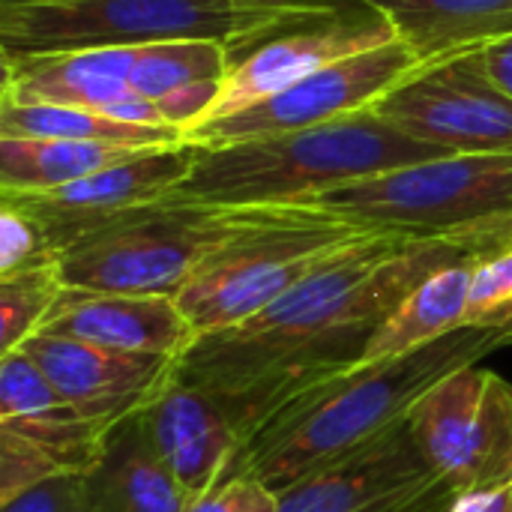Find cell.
Here are the masks:
<instances>
[{
  "mask_svg": "<svg viewBox=\"0 0 512 512\" xmlns=\"http://www.w3.org/2000/svg\"><path fill=\"white\" fill-rule=\"evenodd\" d=\"M390 39H396V30L375 9H366L363 15L330 9L315 21L285 27L231 60L222 93L204 123L252 108L330 63L378 48Z\"/></svg>",
  "mask_w": 512,
  "mask_h": 512,
  "instance_id": "7c38bea8",
  "label": "cell"
},
{
  "mask_svg": "<svg viewBox=\"0 0 512 512\" xmlns=\"http://www.w3.org/2000/svg\"><path fill=\"white\" fill-rule=\"evenodd\" d=\"M420 60L480 51L512 33V0H363Z\"/></svg>",
  "mask_w": 512,
  "mask_h": 512,
  "instance_id": "ffe728a7",
  "label": "cell"
},
{
  "mask_svg": "<svg viewBox=\"0 0 512 512\" xmlns=\"http://www.w3.org/2000/svg\"><path fill=\"white\" fill-rule=\"evenodd\" d=\"M369 111L450 156H512V99L489 78L480 51L417 66Z\"/></svg>",
  "mask_w": 512,
  "mask_h": 512,
  "instance_id": "9c48e42d",
  "label": "cell"
},
{
  "mask_svg": "<svg viewBox=\"0 0 512 512\" xmlns=\"http://www.w3.org/2000/svg\"><path fill=\"white\" fill-rule=\"evenodd\" d=\"M84 489L87 512H186L192 504L138 414L108 429L96 465L84 474Z\"/></svg>",
  "mask_w": 512,
  "mask_h": 512,
  "instance_id": "d6986e66",
  "label": "cell"
},
{
  "mask_svg": "<svg viewBox=\"0 0 512 512\" xmlns=\"http://www.w3.org/2000/svg\"><path fill=\"white\" fill-rule=\"evenodd\" d=\"M18 351H24L57 393L102 435L126 417H135L177 366V360L168 357L120 354L51 333L30 336Z\"/></svg>",
  "mask_w": 512,
  "mask_h": 512,
  "instance_id": "5bb4252c",
  "label": "cell"
},
{
  "mask_svg": "<svg viewBox=\"0 0 512 512\" xmlns=\"http://www.w3.org/2000/svg\"><path fill=\"white\" fill-rule=\"evenodd\" d=\"M510 243L512 234L363 231L252 321L198 336L177 375L228 408L246 447L288 402L360 366L378 327L423 279Z\"/></svg>",
  "mask_w": 512,
  "mask_h": 512,
  "instance_id": "6da1fadb",
  "label": "cell"
},
{
  "mask_svg": "<svg viewBox=\"0 0 512 512\" xmlns=\"http://www.w3.org/2000/svg\"><path fill=\"white\" fill-rule=\"evenodd\" d=\"M363 231L306 204L255 207L252 222L198 267L177 303L198 336L240 327Z\"/></svg>",
  "mask_w": 512,
  "mask_h": 512,
  "instance_id": "8992f818",
  "label": "cell"
},
{
  "mask_svg": "<svg viewBox=\"0 0 512 512\" xmlns=\"http://www.w3.org/2000/svg\"><path fill=\"white\" fill-rule=\"evenodd\" d=\"M195 144L153 147L120 165L102 168L69 186L48 192H0V201L30 213L48 234L54 252L102 222L168 198L189 174Z\"/></svg>",
  "mask_w": 512,
  "mask_h": 512,
  "instance_id": "4fadbf2b",
  "label": "cell"
},
{
  "mask_svg": "<svg viewBox=\"0 0 512 512\" xmlns=\"http://www.w3.org/2000/svg\"><path fill=\"white\" fill-rule=\"evenodd\" d=\"M507 345L512 342L504 330L465 327L414 354L360 363L288 402L240 450L225 480H252L282 495L312 471L408 423L435 384Z\"/></svg>",
  "mask_w": 512,
  "mask_h": 512,
  "instance_id": "7a4b0ae2",
  "label": "cell"
},
{
  "mask_svg": "<svg viewBox=\"0 0 512 512\" xmlns=\"http://www.w3.org/2000/svg\"><path fill=\"white\" fill-rule=\"evenodd\" d=\"M135 48L3 57L0 102L105 111L132 93Z\"/></svg>",
  "mask_w": 512,
  "mask_h": 512,
  "instance_id": "ac0fdd59",
  "label": "cell"
},
{
  "mask_svg": "<svg viewBox=\"0 0 512 512\" xmlns=\"http://www.w3.org/2000/svg\"><path fill=\"white\" fill-rule=\"evenodd\" d=\"M63 468L27 438L0 429V504L60 474Z\"/></svg>",
  "mask_w": 512,
  "mask_h": 512,
  "instance_id": "83f0119b",
  "label": "cell"
},
{
  "mask_svg": "<svg viewBox=\"0 0 512 512\" xmlns=\"http://www.w3.org/2000/svg\"><path fill=\"white\" fill-rule=\"evenodd\" d=\"M0 138L96 141V144L138 147V150L186 144V135L171 126H129L90 108L18 105V102H0Z\"/></svg>",
  "mask_w": 512,
  "mask_h": 512,
  "instance_id": "603a6c76",
  "label": "cell"
},
{
  "mask_svg": "<svg viewBox=\"0 0 512 512\" xmlns=\"http://www.w3.org/2000/svg\"><path fill=\"white\" fill-rule=\"evenodd\" d=\"M39 333L87 342L120 354H147L180 360L198 333L177 297L105 294L63 288Z\"/></svg>",
  "mask_w": 512,
  "mask_h": 512,
  "instance_id": "2e32d148",
  "label": "cell"
},
{
  "mask_svg": "<svg viewBox=\"0 0 512 512\" xmlns=\"http://www.w3.org/2000/svg\"><path fill=\"white\" fill-rule=\"evenodd\" d=\"M504 333H507V336H510V342H512V324H510V327H507V330H504Z\"/></svg>",
  "mask_w": 512,
  "mask_h": 512,
  "instance_id": "836d02e7",
  "label": "cell"
},
{
  "mask_svg": "<svg viewBox=\"0 0 512 512\" xmlns=\"http://www.w3.org/2000/svg\"><path fill=\"white\" fill-rule=\"evenodd\" d=\"M480 57H483V66L489 72V78L498 84V90H504L512 99V33L480 48Z\"/></svg>",
  "mask_w": 512,
  "mask_h": 512,
  "instance_id": "d6a6232c",
  "label": "cell"
},
{
  "mask_svg": "<svg viewBox=\"0 0 512 512\" xmlns=\"http://www.w3.org/2000/svg\"><path fill=\"white\" fill-rule=\"evenodd\" d=\"M63 294L57 267L0 279V357L18 351L45 327L48 312Z\"/></svg>",
  "mask_w": 512,
  "mask_h": 512,
  "instance_id": "d4e9b609",
  "label": "cell"
},
{
  "mask_svg": "<svg viewBox=\"0 0 512 512\" xmlns=\"http://www.w3.org/2000/svg\"><path fill=\"white\" fill-rule=\"evenodd\" d=\"M231 48L213 39H171L135 48L132 93L162 99L198 81H225Z\"/></svg>",
  "mask_w": 512,
  "mask_h": 512,
  "instance_id": "cb8c5ba5",
  "label": "cell"
},
{
  "mask_svg": "<svg viewBox=\"0 0 512 512\" xmlns=\"http://www.w3.org/2000/svg\"><path fill=\"white\" fill-rule=\"evenodd\" d=\"M138 420L189 501L216 489L243 450V432L228 408L183 381L177 366L162 390L138 411Z\"/></svg>",
  "mask_w": 512,
  "mask_h": 512,
  "instance_id": "9a60e30c",
  "label": "cell"
},
{
  "mask_svg": "<svg viewBox=\"0 0 512 512\" xmlns=\"http://www.w3.org/2000/svg\"><path fill=\"white\" fill-rule=\"evenodd\" d=\"M512 324V243L474 267L465 327L507 330Z\"/></svg>",
  "mask_w": 512,
  "mask_h": 512,
  "instance_id": "4316f807",
  "label": "cell"
},
{
  "mask_svg": "<svg viewBox=\"0 0 512 512\" xmlns=\"http://www.w3.org/2000/svg\"><path fill=\"white\" fill-rule=\"evenodd\" d=\"M57 267V252L42 225L9 201H0V279Z\"/></svg>",
  "mask_w": 512,
  "mask_h": 512,
  "instance_id": "484cf974",
  "label": "cell"
},
{
  "mask_svg": "<svg viewBox=\"0 0 512 512\" xmlns=\"http://www.w3.org/2000/svg\"><path fill=\"white\" fill-rule=\"evenodd\" d=\"M336 9L315 0H33L0 3V54L213 39L234 51Z\"/></svg>",
  "mask_w": 512,
  "mask_h": 512,
  "instance_id": "277c9868",
  "label": "cell"
},
{
  "mask_svg": "<svg viewBox=\"0 0 512 512\" xmlns=\"http://www.w3.org/2000/svg\"><path fill=\"white\" fill-rule=\"evenodd\" d=\"M153 150V147H150ZM138 147L96 141L0 138V192H48L135 159Z\"/></svg>",
  "mask_w": 512,
  "mask_h": 512,
  "instance_id": "7402d4cb",
  "label": "cell"
},
{
  "mask_svg": "<svg viewBox=\"0 0 512 512\" xmlns=\"http://www.w3.org/2000/svg\"><path fill=\"white\" fill-rule=\"evenodd\" d=\"M0 512H87L84 474L60 471L18 498L0 504Z\"/></svg>",
  "mask_w": 512,
  "mask_h": 512,
  "instance_id": "f1b7e54d",
  "label": "cell"
},
{
  "mask_svg": "<svg viewBox=\"0 0 512 512\" xmlns=\"http://www.w3.org/2000/svg\"><path fill=\"white\" fill-rule=\"evenodd\" d=\"M438 156L450 153L405 135L366 108L297 132L195 147L192 168L171 195L219 207L303 204L330 189Z\"/></svg>",
  "mask_w": 512,
  "mask_h": 512,
  "instance_id": "3957f363",
  "label": "cell"
},
{
  "mask_svg": "<svg viewBox=\"0 0 512 512\" xmlns=\"http://www.w3.org/2000/svg\"><path fill=\"white\" fill-rule=\"evenodd\" d=\"M420 66L417 54L402 42L390 39L378 48L360 51L339 63L318 69L300 84L243 108L231 117L201 123L186 132V144L219 147L249 138H267L282 132H297L321 123H333L372 108L387 90L408 78Z\"/></svg>",
  "mask_w": 512,
  "mask_h": 512,
  "instance_id": "30bf717a",
  "label": "cell"
},
{
  "mask_svg": "<svg viewBox=\"0 0 512 512\" xmlns=\"http://www.w3.org/2000/svg\"><path fill=\"white\" fill-rule=\"evenodd\" d=\"M450 512H512V483L456 495Z\"/></svg>",
  "mask_w": 512,
  "mask_h": 512,
  "instance_id": "1f68e13d",
  "label": "cell"
},
{
  "mask_svg": "<svg viewBox=\"0 0 512 512\" xmlns=\"http://www.w3.org/2000/svg\"><path fill=\"white\" fill-rule=\"evenodd\" d=\"M411 438L456 495L512 483V384L468 366L435 384L408 414Z\"/></svg>",
  "mask_w": 512,
  "mask_h": 512,
  "instance_id": "ba28073f",
  "label": "cell"
},
{
  "mask_svg": "<svg viewBox=\"0 0 512 512\" xmlns=\"http://www.w3.org/2000/svg\"><path fill=\"white\" fill-rule=\"evenodd\" d=\"M255 207H219L168 195L126 210L57 252L63 288L177 297L198 267L237 237Z\"/></svg>",
  "mask_w": 512,
  "mask_h": 512,
  "instance_id": "5b68a950",
  "label": "cell"
},
{
  "mask_svg": "<svg viewBox=\"0 0 512 512\" xmlns=\"http://www.w3.org/2000/svg\"><path fill=\"white\" fill-rule=\"evenodd\" d=\"M0 429L27 438L72 474L96 465L108 435L87 423L24 351L0 357Z\"/></svg>",
  "mask_w": 512,
  "mask_h": 512,
  "instance_id": "e0dca14e",
  "label": "cell"
},
{
  "mask_svg": "<svg viewBox=\"0 0 512 512\" xmlns=\"http://www.w3.org/2000/svg\"><path fill=\"white\" fill-rule=\"evenodd\" d=\"M483 258H465L456 264H447L435 270L429 279H423L402 303L399 309L378 327L372 336L363 363H381L393 357L414 354L420 348H429L459 330H465L468 318V297H471V279L474 267Z\"/></svg>",
  "mask_w": 512,
  "mask_h": 512,
  "instance_id": "44dd1931",
  "label": "cell"
},
{
  "mask_svg": "<svg viewBox=\"0 0 512 512\" xmlns=\"http://www.w3.org/2000/svg\"><path fill=\"white\" fill-rule=\"evenodd\" d=\"M453 501L402 423L285 489L276 512H450Z\"/></svg>",
  "mask_w": 512,
  "mask_h": 512,
  "instance_id": "8fae6325",
  "label": "cell"
},
{
  "mask_svg": "<svg viewBox=\"0 0 512 512\" xmlns=\"http://www.w3.org/2000/svg\"><path fill=\"white\" fill-rule=\"evenodd\" d=\"M303 204L366 231L405 237L512 234V156H438Z\"/></svg>",
  "mask_w": 512,
  "mask_h": 512,
  "instance_id": "52a82bcc",
  "label": "cell"
},
{
  "mask_svg": "<svg viewBox=\"0 0 512 512\" xmlns=\"http://www.w3.org/2000/svg\"><path fill=\"white\" fill-rule=\"evenodd\" d=\"M102 114H108V117H114L120 123H129V126H165L156 99H147V96H138V93H129L126 99L105 108Z\"/></svg>",
  "mask_w": 512,
  "mask_h": 512,
  "instance_id": "4dcf8cb0",
  "label": "cell"
},
{
  "mask_svg": "<svg viewBox=\"0 0 512 512\" xmlns=\"http://www.w3.org/2000/svg\"><path fill=\"white\" fill-rule=\"evenodd\" d=\"M279 495L252 480H225L195 498L186 512H276Z\"/></svg>",
  "mask_w": 512,
  "mask_h": 512,
  "instance_id": "f546056e",
  "label": "cell"
}]
</instances>
